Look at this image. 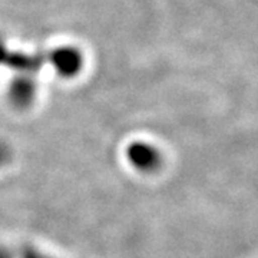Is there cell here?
<instances>
[{"label":"cell","instance_id":"4","mask_svg":"<svg viewBox=\"0 0 258 258\" xmlns=\"http://www.w3.org/2000/svg\"><path fill=\"white\" fill-rule=\"evenodd\" d=\"M19 258H53L50 255H47L45 252L39 251L32 245H23L22 248L19 249Z\"/></svg>","mask_w":258,"mask_h":258},{"label":"cell","instance_id":"2","mask_svg":"<svg viewBox=\"0 0 258 258\" xmlns=\"http://www.w3.org/2000/svg\"><path fill=\"white\" fill-rule=\"evenodd\" d=\"M128 162L141 172H155L162 165V155L157 147L145 141H134L125 149Z\"/></svg>","mask_w":258,"mask_h":258},{"label":"cell","instance_id":"5","mask_svg":"<svg viewBox=\"0 0 258 258\" xmlns=\"http://www.w3.org/2000/svg\"><path fill=\"white\" fill-rule=\"evenodd\" d=\"M12 157H13L12 148L6 142L0 141V168L8 165L10 161H12Z\"/></svg>","mask_w":258,"mask_h":258},{"label":"cell","instance_id":"3","mask_svg":"<svg viewBox=\"0 0 258 258\" xmlns=\"http://www.w3.org/2000/svg\"><path fill=\"white\" fill-rule=\"evenodd\" d=\"M37 93V85L33 76L26 75H18L12 79L8 89V98L13 106L18 109H26L29 108Z\"/></svg>","mask_w":258,"mask_h":258},{"label":"cell","instance_id":"6","mask_svg":"<svg viewBox=\"0 0 258 258\" xmlns=\"http://www.w3.org/2000/svg\"><path fill=\"white\" fill-rule=\"evenodd\" d=\"M0 258H13V257H12V254H10L8 249H5L0 247Z\"/></svg>","mask_w":258,"mask_h":258},{"label":"cell","instance_id":"1","mask_svg":"<svg viewBox=\"0 0 258 258\" xmlns=\"http://www.w3.org/2000/svg\"><path fill=\"white\" fill-rule=\"evenodd\" d=\"M46 64H50L62 78H74L82 69L83 56L81 50L74 46H60L52 50L26 53L10 49L3 37H0V66H5L18 75L33 76Z\"/></svg>","mask_w":258,"mask_h":258}]
</instances>
